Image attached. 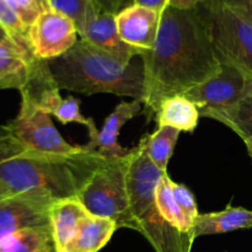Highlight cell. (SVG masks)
<instances>
[{"label": "cell", "instance_id": "cell-17", "mask_svg": "<svg viewBox=\"0 0 252 252\" xmlns=\"http://www.w3.org/2000/svg\"><path fill=\"white\" fill-rule=\"evenodd\" d=\"M117 229L111 219L90 216L61 252H98L107 245Z\"/></svg>", "mask_w": 252, "mask_h": 252}, {"label": "cell", "instance_id": "cell-21", "mask_svg": "<svg viewBox=\"0 0 252 252\" xmlns=\"http://www.w3.org/2000/svg\"><path fill=\"white\" fill-rule=\"evenodd\" d=\"M206 117L223 123L241 138H252V91L235 105L219 111H213Z\"/></svg>", "mask_w": 252, "mask_h": 252}, {"label": "cell", "instance_id": "cell-25", "mask_svg": "<svg viewBox=\"0 0 252 252\" xmlns=\"http://www.w3.org/2000/svg\"><path fill=\"white\" fill-rule=\"evenodd\" d=\"M51 9L57 10L70 17L76 25V30L83 22L90 0H48Z\"/></svg>", "mask_w": 252, "mask_h": 252}, {"label": "cell", "instance_id": "cell-33", "mask_svg": "<svg viewBox=\"0 0 252 252\" xmlns=\"http://www.w3.org/2000/svg\"><path fill=\"white\" fill-rule=\"evenodd\" d=\"M244 143H245L246 148H248L249 154L252 158V138H246V139H244Z\"/></svg>", "mask_w": 252, "mask_h": 252}, {"label": "cell", "instance_id": "cell-34", "mask_svg": "<svg viewBox=\"0 0 252 252\" xmlns=\"http://www.w3.org/2000/svg\"><path fill=\"white\" fill-rule=\"evenodd\" d=\"M51 252H57V250H56V248H54V249H52V250H51Z\"/></svg>", "mask_w": 252, "mask_h": 252}, {"label": "cell", "instance_id": "cell-22", "mask_svg": "<svg viewBox=\"0 0 252 252\" xmlns=\"http://www.w3.org/2000/svg\"><path fill=\"white\" fill-rule=\"evenodd\" d=\"M180 130L172 127H159L148 137V155L161 171L167 172V165L179 140Z\"/></svg>", "mask_w": 252, "mask_h": 252}, {"label": "cell", "instance_id": "cell-18", "mask_svg": "<svg viewBox=\"0 0 252 252\" xmlns=\"http://www.w3.org/2000/svg\"><path fill=\"white\" fill-rule=\"evenodd\" d=\"M198 108L184 95L166 98L160 105L155 117L159 127H172L180 132L192 133L198 126Z\"/></svg>", "mask_w": 252, "mask_h": 252}, {"label": "cell", "instance_id": "cell-8", "mask_svg": "<svg viewBox=\"0 0 252 252\" xmlns=\"http://www.w3.org/2000/svg\"><path fill=\"white\" fill-rule=\"evenodd\" d=\"M218 74L182 95L198 108L201 117L235 105L252 91V75L238 65L220 62Z\"/></svg>", "mask_w": 252, "mask_h": 252}, {"label": "cell", "instance_id": "cell-10", "mask_svg": "<svg viewBox=\"0 0 252 252\" xmlns=\"http://www.w3.org/2000/svg\"><path fill=\"white\" fill-rule=\"evenodd\" d=\"M81 39L107 52L123 64H128L135 56L143 52L125 43L118 34L116 14L102 9L95 0H90L85 17L78 27Z\"/></svg>", "mask_w": 252, "mask_h": 252}, {"label": "cell", "instance_id": "cell-27", "mask_svg": "<svg viewBox=\"0 0 252 252\" xmlns=\"http://www.w3.org/2000/svg\"><path fill=\"white\" fill-rule=\"evenodd\" d=\"M133 4L142 5V6L149 7V9L162 12L169 6L170 0H133Z\"/></svg>", "mask_w": 252, "mask_h": 252}, {"label": "cell", "instance_id": "cell-13", "mask_svg": "<svg viewBox=\"0 0 252 252\" xmlns=\"http://www.w3.org/2000/svg\"><path fill=\"white\" fill-rule=\"evenodd\" d=\"M39 61L32 49L25 48L11 37L5 39L0 43V89L24 90Z\"/></svg>", "mask_w": 252, "mask_h": 252}, {"label": "cell", "instance_id": "cell-1", "mask_svg": "<svg viewBox=\"0 0 252 252\" xmlns=\"http://www.w3.org/2000/svg\"><path fill=\"white\" fill-rule=\"evenodd\" d=\"M145 71L144 113L157 117L166 98L182 95L220 70L208 30L197 10L167 6L154 47L142 54Z\"/></svg>", "mask_w": 252, "mask_h": 252}, {"label": "cell", "instance_id": "cell-20", "mask_svg": "<svg viewBox=\"0 0 252 252\" xmlns=\"http://www.w3.org/2000/svg\"><path fill=\"white\" fill-rule=\"evenodd\" d=\"M171 184L172 180L170 179L167 172H165L160 179L159 184H158L157 193H155L158 211L166 223H169L170 225L176 228L181 233L191 235L194 239L193 225L185 217L181 208L177 204L174 193H172Z\"/></svg>", "mask_w": 252, "mask_h": 252}, {"label": "cell", "instance_id": "cell-7", "mask_svg": "<svg viewBox=\"0 0 252 252\" xmlns=\"http://www.w3.org/2000/svg\"><path fill=\"white\" fill-rule=\"evenodd\" d=\"M2 128L22 145L37 152L75 154L84 150V147L66 143L54 127L51 116L39 110L26 97H21V106L16 117Z\"/></svg>", "mask_w": 252, "mask_h": 252}, {"label": "cell", "instance_id": "cell-15", "mask_svg": "<svg viewBox=\"0 0 252 252\" xmlns=\"http://www.w3.org/2000/svg\"><path fill=\"white\" fill-rule=\"evenodd\" d=\"M93 214L84 207L78 197L57 199L51 208L52 233L57 252H61L74 238L81 223Z\"/></svg>", "mask_w": 252, "mask_h": 252}, {"label": "cell", "instance_id": "cell-29", "mask_svg": "<svg viewBox=\"0 0 252 252\" xmlns=\"http://www.w3.org/2000/svg\"><path fill=\"white\" fill-rule=\"evenodd\" d=\"M102 9L107 10V11L117 14L121 11V7L126 4L127 0H95Z\"/></svg>", "mask_w": 252, "mask_h": 252}, {"label": "cell", "instance_id": "cell-4", "mask_svg": "<svg viewBox=\"0 0 252 252\" xmlns=\"http://www.w3.org/2000/svg\"><path fill=\"white\" fill-rule=\"evenodd\" d=\"M147 134L127 154V189L135 231L142 234L157 252H191L194 239L162 219L155 193L164 171L148 155Z\"/></svg>", "mask_w": 252, "mask_h": 252}, {"label": "cell", "instance_id": "cell-16", "mask_svg": "<svg viewBox=\"0 0 252 252\" xmlns=\"http://www.w3.org/2000/svg\"><path fill=\"white\" fill-rule=\"evenodd\" d=\"M250 228H252V211L228 206L221 212L199 213L193 224V236L197 239L199 236L217 235Z\"/></svg>", "mask_w": 252, "mask_h": 252}, {"label": "cell", "instance_id": "cell-11", "mask_svg": "<svg viewBox=\"0 0 252 252\" xmlns=\"http://www.w3.org/2000/svg\"><path fill=\"white\" fill-rule=\"evenodd\" d=\"M57 199L43 193H16L0 202V239L22 229L51 225V208Z\"/></svg>", "mask_w": 252, "mask_h": 252}, {"label": "cell", "instance_id": "cell-6", "mask_svg": "<svg viewBox=\"0 0 252 252\" xmlns=\"http://www.w3.org/2000/svg\"><path fill=\"white\" fill-rule=\"evenodd\" d=\"M76 197L93 216L111 219L118 229L135 230L128 199L127 155L110 158Z\"/></svg>", "mask_w": 252, "mask_h": 252}, {"label": "cell", "instance_id": "cell-14", "mask_svg": "<svg viewBox=\"0 0 252 252\" xmlns=\"http://www.w3.org/2000/svg\"><path fill=\"white\" fill-rule=\"evenodd\" d=\"M142 111V102L134 100L132 102H121L116 106L115 111L105 120L102 129L98 132L95 140H91L85 145L88 152L97 150L106 158H122L129 153L118 143V135L123 126L132 120Z\"/></svg>", "mask_w": 252, "mask_h": 252}, {"label": "cell", "instance_id": "cell-24", "mask_svg": "<svg viewBox=\"0 0 252 252\" xmlns=\"http://www.w3.org/2000/svg\"><path fill=\"white\" fill-rule=\"evenodd\" d=\"M15 12L19 15L21 21L30 29L34 20L51 9L48 0H5Z\"/></svg>", "mask_w": 252, "mask_h": 252}, {"label": "cell", "instance_id": "cell-26", "mask_svg": "<svg viewBox=\"0 0 252 252\" xmlns=\"http://www.w3.org/2000/svg\"><path fill=\"white\" fill-rule=\"evenodd\" d=\"M172 193H174L175 199H176L177 204L181 208L182 213L185 214L189 223L193 225L194 220L198 217V208H197V202L194 199L193 193L187 189L185 185L177 184V182L172 181Z\"/></svg>", "mask_w": 252, "mask_h": 252}, {"label": "cell", "instance_id": "cell-28", "mask_svg": "<svg viewBox=\"0 0 252 252\" xmlns=\"http://www.w3.org/2000/svg\"><path fill=\"white\" fill-rule=\"evenodd\" d=\"M204 1L206 0H170L169 6L180 10H194Z\"/></svg>", "mask_w": 252, "mask_h": 252}, {"label": "cell", "instance_id": "cell-2", "mask_svg": "<svg viewBox=\"0 0 252 252\" xmlns=\"http://www.w3.org/2000/svg\"><path fill=\"white\" fill-rule=\"evenodd\" d=\"M110 158L97 150L52 154L22 145L0 127V180L14 193H43L56 199L78 196Z\"/></svg>", "mask_w": 252, "mask_h": 252}, {"label": "cell", "instance_id": "cell-12", "mask_svg": "<svg viewBox=\"0 0 252 252\" xmlns=\"http://www.w3.org/2000/svg\"><path fill=\"white\" fill-rule=\"evenodd\" d=\"M161 21V12L132 4L116 14L118 34L125 43L143 53L154 47Z\"/></svg>", "mask_w": 252, "mask_h": 252}, {"label": "cell", "instance_id": "cell-30", "mask_svg": "<svg viewBox=\"0 0 252 252\" xmlns=\"http://www.w3.org/2000/svg\"><path fill=\"white\" fill-rule=\"evenodd\" d=\"M230 1L240 6L252 21V0H230Z\"/></svg>", "mask_w": 252, "mask_h": 252}, {"label": "cell", "instance_id": "cell-31", "mask_svg": "<svg viewBox=\"0 0 252 252\" xmlns=\"http://www.w3.org/2000/svg\"><path fill=\"white\" fill-rule=\"evenodd\" d=\"M14 194H16V193H14V191H12V189H10V187L7 186L5 182H2L1 180H0V202H2L4 199L9 198V197L14 196Z\"/></svg>", "mask_w": 252, "mask_h": 252}, {"label": "cell", "instance_id": "cell-5", "mask_svg": "<svg viewBox=\"0 0 252 252\" xmlns=\"http://www.w3.org/2000/svg\"><path fill=\"white\" fill-rule=\"evenodd\" d=\"M219 61L252 75V21L230 0H206L197 7Z\"/></svg>", "mask_w": 252, "mask_h": 252}, {"label": "cell", "instance_id": "cell-32", "mask_svg": "<svg viewBox=\"0 0 252 252\" xmlns=\"http://www.w3.org/2000/svg\"><path fill=\"white\" fill-rule=\"evenodd\" d=\"M9 37H10L9 32H7L6 30H5L4 27L0 25V43H1V42H4L6 38H9Z\"/></svg>", "mask_w": 252, "mask_h": 252}, {"label": "cell", "instance_id": "cell-3", "mask_svg": "<svg viewBox=\"0 0 252 252\" xmlns=\"http://www.w3.org/2000/svg\"><path fill=\"white\" fill-rule=\"evenodd\" d=\"M59 90L83 95L113 94L129 96L139 102L145 98V71L142 56L123 64L107 52L79 38L66 53L47 61Z\"/></svg>", "mask_w": 252, "mask_h": 252}, {"label": "cell", "instance_id": "cell-23", "mask_svg": "<svg viewBox=\"0 0 252 252\" xmlns=\"http://www.w3.org/2000/svg\"><path fill=\"white\" fill-rule=\"evenodd\" d=\"M0 25L9 32L10 37L25 48H31L29 42V27L5 0H0Z\"/></svg>", "mask_w": 252, "mask_h": 252}, {"label": "cell", "instance_id": "cell-9", "mask_svg": "<svg viewBox=\"0 0 252 252\" xmlns=\"http://www.w3.org/2000/svg\"><path fill=\"white\" fill-rule=\"evenodd\" d=\"M78 36L75 22L53 9L39 15L29 29L32 52L41 61L63 56L78 42Z\"/></svg>", "mask_w": 252, "mask_h": 252}, {"label": "cell", "instance_id": "cell-19", "mask_svg": "<svg viewBox=\"0 0 252 252\" xmlns=\"http://www.w3.org/2000/svg\"><path fill=\"white\" fill-rule=\"evenodd\" d=\"M54 248L51 225L22 229L0 239V252H51Z\"/></svg>", "mask_w": 252, "mask_h": 252}]
</instances>
